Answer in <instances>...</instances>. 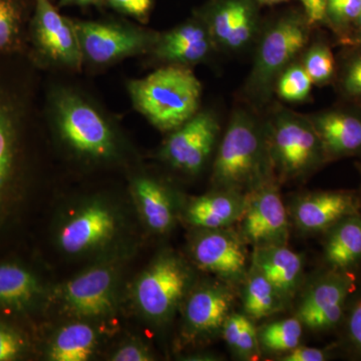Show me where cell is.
Returning a JSON list of instances; mask_svg holds the SVG:
<instances>
[{
  "mask_svg": "<svg viewBox=\"0 0 361 361\" xmlns=\"http://www.w3.org/2000/svg\"><path fill=\"white\" fill-rule=\"evenodd\" d=\"M273 177L265 123L238 109L232 114L214 161V185L247 195Z\"/></svg>",
  "mask_w": 361,
  "mask_h": 361,
  "instance_id": "obj_1",
  "label": "cell"
},
{
  "mask_svg": "<svg viewBox=\"0 0 361 361\" xmlns=\"http://www.w3.org/2000/svg\"><path fill=\"white\" fill-rule=\"evenodd\" d=\"M130 99L152 125L172 132L196 115L202 85L187 66L169 65L128 85Z\"/></svg>",
  "mask_w": 361,
  "mask_h": 361,
  "instance_id": "obj_2",
  "label": "cell"
},
{
  "mask_svg": "<svg viewBox=\"0 0 361 361\" xmlns=\"http://www.w3.org/2000/svg\"><path fill=\"white\" fill-rule=\"evenodd\" d=\"M7 59L0 61V216L18 185L23 137L32 115L25 80L6 66Z\"/></svg>",
  "mask_w": 361,
  "mask_h": 361,
  "instance_id": "obj_3",
  "label": "cell"
},
{
  "mask_svg": "<svg viewBox=\"0 0 361 361\" xmlns=\"http://www.w3.org/2000/svg\"><path fill=\"white\" fill-rule=\"evenodd\" d=\"M273 173L292 180L312 172L326 159L308 116L280 110L265 123Z\"/></svg>",
  "mask_w": 361,
  "mask_h": 361,
  "instance_id": "obj_4",
  "label": "cell"
},
{
  "mask_svg": "<svg viewBox=\"0 0 361 361\" xmlns=\"http://www.w3.org/2000/svg\"><path fill=\"white\" fill-rule=\"evenodd\" d=\"M310 23L304 13H285L272 21L259 40L247 92L264 99L275 89L277 78L295 61L310 40Z\"/></svg>",
  "mask_w": 361,
  "mask_h": 361,
  "instance_id": "obj_5",
  "label": "cell"
},
{
  "mask_svg": "<svg viewBox=\"0 0 361 361\" xmlns=\"http://www.w3.org/2000/svg\"><path fill=\"white\" fill-rule=\"evenodd\" d=\"M51 116L59 135L73 151L92 159H106L115 151V133L104 114L71 90L51 99Z\"/></svg>",
  "mask_w": 361,
  "mask_h": 361,
  "instance_id": "obj_6",
  "label": "cell"
},
{
  "mask_svg": "<svg viewBox=\"0 0 361 361\" xmlns=\"http://www.w3.org/2000/svg\"><path fill=\"white\" fill-rule=\"evenodd\" d=\"M75 25L84 59L97 66L152 51L158 39L155 33L115 21L75 20Z\"/></svg>",
  "mask_w": 361,
  "mask_h": 361,
  "instance_id": "obj_7",
  "label": "cell"
},
{
  "mask_svg": "<svg viewBox=\"0 0 361 361\" xmlns=\"http://www.w3.org/2000/svg\"><path fill=\"white\" fill-rule=\"evenodd\" d=\"M33 54L40 61L78 70L84 56L75 20L59 13L51 0H35L28 25Z\"/></svg>",
  "mask_w": 361,
  "mask_h": 361,
  "instance_id": "obj_8",
  "label": "cell"
},
{
  "mask_svg": "<svg viewBox=\"0 0 361 361\" xmlns=\"http://www.w3.org/2000/svg\"><path fill=\"white\" fill-rule=\"evenodd\" d=\"M240 235L253 247L286 245L289 224L286 209L274 180L270 179L246 195L239 221Z\"/></svg>",
  "mask_w": 361,
  "mask_h": 361,
  "instance_id": "obj_9",
  "label": "cell"
},
{
  "mask_svg": "<svg viewBox=\"0 0 361 361\" xmlns=\"http://www.w3.org/2000/svg\"><path fill=\"white\" fill-rule=\"evenodd\" d=\"M189 284V274L179 259L164 255L140 277L135 298L142 312L157 322L168 319Z\"/></svg>",
  "mask_w": 361,
  "mask_h": 361,
  "instance_id": "obj_10",
  "label": "cell"
},
{
  "mask_svg": "<svg viewBox=\"0 0 361 361\" xmlns=\"http://www.w3.org/2000/svg\"><path fill=\"white\" fill-rule=\"evenodd\" d=\"M259 7L256 0H209L195 13L205 21L216 47L240 51L257 35Z\"/></svg>",
  "mask_w": 361,
  "mask_h": 361,
  "instance_id": "obj_11",
  "label": "cell"
},
{
  "mask_svg": "<svg viewBox=\"0 0 361 361\" xmlns=\"http://www.w3.org/2000/svg\"><path fill=\"white\" fill-rule=\"evenodd\" d=\"M219 133L216 116L208 111H198L172 130L164 145L161 156L173 167L188 174H198L212 154Z\"/></svg>",
  "mask_w": 361,
  "mask_h": 361,
  "instance_id": "obj_12",
  "label": "cell"
},
{
  "mask_svg": "<svg viewBox=\"0 0 361 361\" xmlns=\"http://www.w3.org/2000/svg\"><path fill=\"white\" fill-rule=\"evenodd\" d=\"M240 233L228 228L207 229L195 240L192 254L196 264L227 282L245 280L248 251Z\"/></svg>",
  "mask_w": 361,
  "mask_h": 361,
  "instance_id": "obj_13",
  "label": "cell"
},
{
  "mask_svg": "<svg viewBox=\"0 0 361 361\" xmlns=\"http://www.w3.org/2000/svg\"><path fill=\"white\" fill-rule=\"evenodd\" d=\"M216 49L205 21L195 13L190 20L158 35L152 51L169 65L188 66L205 61Z\"/></svg>",
  "mask_w": 361,
  "mask_h": 361,
  "instance_id": "obj_14",
  "label": "cell"
},
{
  "mask_svg": "<svg viewBox=\"0 0 361 361\" xmlns=\"http://www.w3.org/2000/svg\"><path fill=\"white\" fill-rule=\"evenodd\" d=\"M349 284L339 276L319 280L306 291L296 317L311 330H329L341 322Z\"/></svg>",
  "mask_w": 361,
  "mask_h": 361,
  "instance_id": "obj_15",
  "label": "cell"
},
{
  "mask_svg": "<svg viewBox=\"0 0 361 361\" xmlns=\"http://www.w3.org/2000/svg\"><path fill=\"white\" fill-rule=\"evenodd\" d=\"M234 293L230 287L212 283L201 287L188 299L185 322L193 336L209 337L222 331L223 325L232 312Z\"/></svg>",
  "mask_w": 361,
  "mask_h": 361,
  "instance_id": "obj_16",
  "label": "cell"
},
{
  "mask_svg": "<svg viewBox=\"0 0 361 361\" xmlns=\"http://www.w3.org/2000/svg\"><path fill=\"white\" fill-rule=\"evenodd\" d=\"M358 202L344 192L305 195L292 208V218L301 231L315 233L334 227L339 221L356 215Z\"/></svg>",
  "mask_w": 361,
  "mask_h": 361,
  "instance_id": "obj_17",
  "label": "cell"
},
{
  "mask_svg": "<svg viewBox=\"0 0 361 361\" xmlns=\"http://www.w3.org/2000/svg\"><path fill=\"white\" fill-rule=\"evenodd\" d=\"M322 141L326 158L353 155L361 151V114L329 110L308 116Z\"/></svg>",
  "mask_w": 361,
  "mask_h": 361,
  "instance_id": "obj_18",
  "label": "cell"
},
{
  "mask_svg": "<svg viewBox=\"0 0 361 361\" xmlns=\"http://www.w3.org/2000/svg\"><path fill=\"white\" fill-rule=\"evenodd\" d=\"M251 266L269 280L287 303L300 287L302 258L286 245L254 247Z\"/></svg>",
  "mask_w": 361,
  "mask_h": 361,
  "instance_id": "obj_19",
  "label": "cell"
},
{
  "mask_svg": "<svg viewBox=\"0 0 361 361\" xmlns=\"http://www.w3.org/2000/svg\"><path fill=\"white\" fill-rule=\"evenodd\" d=\"M115 229L116 221L111 211L94 204L80 211L61 228L59 245L68 253H80L106 242Z\"/></svg>",
  "mask_w": 361,
  "mask_h": 361,
  "instance_id": "obj_20",
  "label": "cell"
},
{
  "mask_svg": "<svg viewBox=\"0 0 361 361\" xmlns=\"http://www.w3.org/2000/svg\"><path fill=\"white\" fill-rule=\"evenodd\" d=\"M66 299L78 314L97 317L113 304V275L106 268H94L68 282Z\"/></svg>",
  "mask_w": 361,
  "mask_h": 361,
  "instance_id": "obj_21",
  "label": "cell"
},
{
  "mask_svg": "<svg viewBox=\"0 0 361 361\" xmlns=\"http://www.w3.org/2000/svg\"><path fill=\"white\" fill-rule=\"evenodd\" d=\"M245 204V194L218 189L195 199L188 207L187 220L204 230L228 228L238 222Z\"/></svg>",
  "mask_w": 361,
  "mask_h": 361,
  "instance_id": "obj_22",
  "label": "cell"
},
{
  "mask_svg": "<svg viewBox=\"0 0 361 361\" xmlns=\"http://www.w3.org/2000/svg\"><path fill=\"white\" fill-rule=\"evenodd\" d=\"M39 293V281L30 270L14 263L0 264V308L27 310Z\"/></svg>",
  "mask_w": 361,
  "mask_h": 361,
  "instance_id": "obj_23",
  "label": "cell"
},
{
  "mask_svg": "<svg viewBox=\"0 0 361 361\" xmlns=\"http://www.w3.org/2000/svg\"><path fill=\"white\" fill-rule=\"evenodd\" d=\"M30 8V0H0V61L25 51Z\"/></svg>",
  "mask_w": 361,
  "mask_h": 361,
  "instance_id": "obj_24",
  "label": "cell"
},
{
  "mask_svg": "<svg viewBox=\"0 0 361 361\" xmlns=\"http://www.w3.org/2000/svg\"><path fill=\"white\" fill-rule=\"evenodd\" d=\"M325 258L336 268L355 265L361 259V218H344L332 228L326 244Z\"/></svg>",
  "mask_w": 361,
  "mask_h": 361,
  "instance_id": "obj_25",
  "label": "cell"
},
{
  "mask_svg": "<svg viewBox=\"0 0 361 361\" xmlns=\"http://www.w3.org/2000/svg\"><path fill=\"white\" fill-rule=\"evenodd\" d=\"M135 192L145 221L152 230L167 232L174 222L172 202L160 183L149 178L135 180Z\"/></svg>",
  "mask_w": 361,
  "mask_h": 361,
  "instance_id": "obj_26",
  "label": "cell"
},
{
  "mask_svg": "<svg viewBox=\"0 0 361 361\" xmlns=\"http://www.w3.org/2000/svg\"><path fill=\"white\" fill-rule=\"evenodd\" d=\"M243 290V307L252 320L263 319L283 311L287 303L269 280L253 266L247 273Z\"/></svg>",
  "mask_w": 361,
  "mask_h": 361,
  "instance_id": "obj_27",
  "label": "cell"
},
{
  "mask_svg": "<svg viewBox=\"0 0 361 361\" xmlns=\"http://www.w3.org/2000/svg\"><path fill=\"white\" fill-rule=\"evenodd\" d=\"M94 330L85 323H73L59 330L49 349L54 361H85L96 345Z\"/></svg>",
  "mask_w": 361,
  "mask_h": 361,
  "instance_id": "obj_28",
  "label": "cell"
},
{
  "mask_svg": "<svg viewBox=\"0 0 361 361\" xmlns=\"http://www.w3.org/2000/svg\"><path fill=\"white\" fill-rule=\"evenodd\" d=\"M221 334L230 349L241 360H254L260 356L258 329L249 316L230 313Z\"/></svg>",
  "mask_w": 361,
  "mask_h": 361,
  "instance_id": "obj_29",
  "label": "cell"
},
{
  "mask_svg": "<svg viewBox=\"0 0 361 361\" xmlns=\"http://www.w3.org/2000/svg\"><path fill=\"white\" fill-rule=\"evenodd\" d=\"M302 323L298 318H287L267 323L258 329L261 351L269 353H289L300 345Z\"/></svg>",
  "mask_w": 361,
  "mask_h": 361,
  "instance_id": "obj_30",
  "label": "cell"
},
{
  "mask_svg": "<svg viewBox=\"0 0 361 361\" xmlns=\"http://www.w3.org/2000/svg\"><path fill=\"white\" fill-rule=\"evenodd\" d=\"M312 85V80L302 63L294 61L277 78L275 90L283 101L299 103L310 97Z\"/></svg>",
  "mask_w": 361,
  "mask_h": 361,
  "instance_id": "obj_31",
  "label": "cell"
},
{
  "mask_svg": "<svg viewBox=\"0 0 361 361\" xmlns=\"http://www.w3.org/2000/svg\"><path fill=\"white\" fill-rule=\"evenodd\" d=\"M301 63L313 85L327 84L334 78L336 71L334 54L329 45L322 42L311 45L304 54Z\"/></svg>",
  "mask_w": 361,
  "mask_h": 361,
  "instance_id": "obj_32",
  "label": "cell"
},
{
  "mask_svg": "<svg viewBox=\"0 0 361 361\" xmlns=\"http://www.w3.org/2000/svg\"><path fill=\"white\" fill-rule=\"evenodd\" d=\"M361 13V0H327L325 21L337 30L355 25Z\"/></svg>",
  "mask_w": 361,
  "mask_h": 361,
  "instance_id": "obj_33",
  "label": "cell"
},
{
  "mask_svg": "<svg viewBox=\"0 0 361 361\" xmlns=\"http://www.w3.org/2000/svg\"><path fill=\"white\" fill-rule=\"evenodd\" d=\"M25 348L23 337L13 327L0 322V361L18 360L25 353Z\"/></svg>",
  "mask_w": 361,
  "mask_h": 361,
  "instance_id": "obj_34",
  "label": "cell"
},
{
  "mask_svg": "<svg viewBox=\"0 0 361 361\" xmlns=\"http://www.w3.org/2000/svg\"><path fill=\"white\" fill-rule=\"evenodd\" d=\"M155 0H106V4L118 13L135 18L140 23H148Z\"/></svg>",
  "mask_w": 361,
  "mask_h": 361,
  "instance_id": "obj_35",
  "label": "cell"
},
{
  "mask_svg": "<svg viewBox=\"0 0 361 361\" xmlns=\"http://www.w3.org/2000/svg\"><path fill=\"white\" fill-rule=\"evenodd\" d=\"M341 87L348 96L361 97V54L353 56L344 66Z\"/></svg>",
  "mask_w": 361,
  "mask_h": 361,
  "instance_id": "obj_36",
  "label": "cell"
},
{
  "mask_svg": "<svg viewBox=\"0 0 361 361\" xmlns=\"http://www.w3.org/2000/svg\"><path fill=\"white\" fill-rule=\"evenodd\" d=\"M329 355L320 348L298 345L282 355L283 361H324Z\"/></svg>",
  "mask_w": 361,
  "mask_h": 361,
  "instance_id": "obj_37",
  "label": "cell"
},
{
  "mask_svg": "<svg viewBox=\"0 0 361 361\" xmlns=\"http://www.w3.org/2000/svg\"><path fill=\"white\" fill-rule=\"evenodd\" d=\"M302 4L303 13L310 25L325 21L327 0H299Z\"/></svg>",
  "mask_w": 361,
  "mask_h": 361,
  "instance_id": "obj_38",
  "label": "cell"
},
{
  "mask_svg": "<svg viewBox=\"0 0 361 361\" xmlns=\"http://www.w3.org/2000/svg\"><path fill=\"white\" fill-rule=\"evenodd\" d=\"M113 360L115 361H149L152 360V356L149 351L141 345L129 344L118 349L114 355Z\"/></svg>",
  "mask_w": 361,
  "mask_h": 361,
  "instance_id": "obj_39",
  "label": "cell"
},
{
  "mask_svg": "<svg viewBox=\"0 0 361 361\" xmlns=\"http://www.w3.org/2000/svg\"><path fill=\"white\" fill-rule=\"evenodd\" d=\"M348 332L351 341L361 350V300L355 304L349 316Z\"/></svg>",
  "mask_w": 361,
  "mask_h": 361,
  "instance_id": "obj_40",
  "label": "cell"
},
{
  "mask_svg": "<svg viewBox=\"0 0 361 361\" xmlns=\"http://www.w3.org/2000/svg\"><path fill=\"white\" fill-rule=\"evenodd\" d=\"M61 6H101L106 4V0H59Z\"/></svg>",
  "mask_w": 361,
  "mask_h": 361,
  "instance_id": "obj_41",
  "label": "cell"
},
{
  "mask_svg": "<svg viewBox=\"0 0 361 361\" xmlns=\"http://www.w3.org/2000/svg\"><path fill=\"white\" fill-rule=\"evenodd\" d=\"M291 0H256L259 6H275V4H283Z\"/></svg>",
  "mask_w": 361,
  "mask_h": 361,
  "instance_id": "obj_42",
  "label": "cell"
},
{
  "mask_svg": "<svg viewBox=\"0 0 361 361\" xmlns=\"http://www.w3.org/2000/svg\"><path fill=\"white\" fill-rule=\"evenodd\" d=\"M346 42H348L349 44L361 45V33L355 37L346 39Z\"/></svg>",
  "mask_w": 361,
  "mask_h": 361,
  "instance_id": "obj_43",
  "label": "cell"
},
{
  "mask_svg": "<svg viewBox=\"0 0 361 361\" xmlns=\"http://www.w3.org/2000/svg\"><path fill=\"white\" fill-rule=\"evenodd\" d=\"M355 25L357 26L358 30H360V32L361 33V13L360 14V16H358L357 20H356Z\"/></svg>",
  "mask_w": 361,
  "mask_h": 361,
  "instance_id": "obj_44",
  "label": "cell"
}]
</instances>
